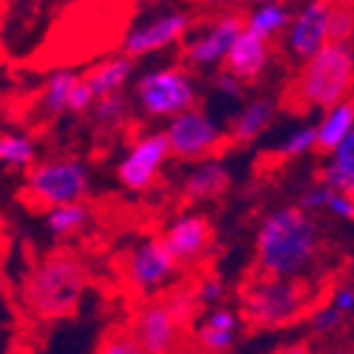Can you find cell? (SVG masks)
I'll return each mask as SVG.
<instances>
[{"label": "cell", "instance_id": "ffe728a7", "mask_svg": "<svg viewBox=\"0 0 354 354\" xmlns=\"http://www.w3.org/2000/svg\"><path fill=\"white\" fill-rule=\"evenodd\" d=\"M320 182H326L335 190H348V185L354 182V128L329 153V162L320 170Z\"/></svg>", "mask_w": 354, "mask_h": 354}, {"label": "cell", "instance_id": "603a6c76", "mask_svg": "<svg viewBox=\"0 0 354 354\" xmlns=\"http://www.w3.org/2000/svg\"><path fill=\"white\" fill-rule=\"evenodd\" d=\"M88 218H91V213H88L85 201H68L46 210V227L54 239H71L88 224Z\"/></svg>", "mask_w": 354, "mask_h": 354}, {"label": "cell", "instance_id": "8d00e7d4", "mask_svg": "<svg viewBox=\"0 0 354 354\" xmlns=\"http://www.w3.org/2000/svg\"><path fill=\"white\" fill-rule=\"evenodd\" d=\"M244 3H270V0H244ZM278 3H286V0H278Z\"/></svg>", "mask_w": 354, "mask_h": 354}, {"label": "cell", "instance_id": "74e56055", "mask_svg": "<svg viewBox=\"0 0 354 354\" xmlns=\"http://www.w3.org/2000/svg\"><path fill=\"white\" fill-rule=\"evenodd\" d=\"M340 3H348V6H354V0H340Z\"/></svg>", "mask_w": 354, "mask_h": 354}, {"label": "cell", "instance_id": "e575fe53", "mask_svg": "<svg viewBox=\"0 0 354 354\" xmlns=\"http://www.w3.org/2000/svg\"><path fill=\"white\" fill-rule=\"evenodd\" d=\"M329 304H335L340 312L351 315V312H354V286H351V283H340V286H335L332 295H329Z\"/></svg>", "mask_w": 354, "mask_h": 354}, {"label": "cell", "instance_id": "5bb4252c", "mask_svg": "<svg viewBox=\"0 0 354 354\" xmlns=\"http://www.w3.org/2000/svg\"><path fill=\"white\" fill-rule=\"evenodd\" d=\"M162 239L170 247V252L179 258L182 267H196L201 258H207L213 247V227L198 213H185L167 224Z\"/></svg>", "mask_w": 354, "mask_h": 354}, {"label": "cell", "instance_id": "277c9868", "mask_svg": "<svg viewBox=\"0 0 354 354\" xmlns=\"http://www.w3.org/2000/svg\"><path fill=\"white\" fill-rule=\"evenodd\" d=\"M315 289L301 278L255 275L241 289V320L250 329H281L309 317Z\"/></svg>", "mask_w": 354, "mask_h": 354}, {"label": "cell", "instance_id": "5b68a950", "mask_svg": "<svg viewBox=\"0 0 354 354\" xmlns=\"http://www.w3.org/2000/svg\"><path fill=\"white\" fill-rule=\"evenodd\" d=\"M88 190H91V176L88 167L80 159H46L35 162L26 173V198L35 207L51 210L57 204H68V201H85Z\"/></svg>", "mask_w": 354, "mask_h": 354}, {"label": "cell", "instance_id": "83f0119b", "mask_svg": "<svg viewBox=\"0 0 354 354\" xmlns=\"http://www.w3.org/2000/svg\"><path fill=\"white\" fill-rule=\"evenodd\" d=\"M346 312H340L335 304H323V306H315L309 312V329L315 335H335L343 323H346Z\"/></svg>", "mask_w": 354, "mask_h": 354}, {"label": "cell", "instance_id": "7402d4cb", "mask_svg": "<svg viewBox=\"0 0 354 354\" xmlns=\"http://www.w3.org/2000/svg\"><path fill=\"white\" fill-rule=\"evenodd\" d=\"M292 20V12L286 9V3H278V0H270V3H252V12L244 17V26L252 28V32L263 35L275 40L278 35L286 32V26Z\"/></svg>", "mask_w": 354, "mask_h": 354}, {"label": "cell", "instance_id": "8fae6325", "mask_svg": "<svg viewBox=\"0 0 354 354\" xmlns=\"http://www.w3.org/2000/svg\"><path fill=\"white\" fill-rule=\"evenodd\" d=\"M332 9L335 0H306L292 15L283 32V51L292 60L301 63L332 40Z\"/></svg>", "mask_w": 354, "mask_h": 354}, {"label": "cell", "instance_id": "9a60e30c", "mask_svg": "<svg viewBox=\"0 0 354 354\" xmlns=\"http://www.w3.org/2000/svg\"><path fill=\"white\" fill-rule=\"evenodd\" d=\"M270 60H272V40L244 26L241 35L235 37V43L227 51L224 68H230L235 77H241L244 82H255L263 71H267Z\"/></svg>", "mask_w": 354, "mask_h": 354}, {"label": "cell", "instance_id": "836d02e7", "mask_svg": "<svg viewBox=\"0 0 354 354\" xmlns=\"http://www.w3.org/2000/svg\"><path fill=\"white\" fill-rule=\"evenodd\" d=\"M216 91H218L221 97H227V100H239L241 91H244V80L235 77L230 68H224V71H218V77H216Z\"/></svg>", "mask_w": 354, "mask_h": 354}, {"label": "cell", "instance_id": "484cf974", "mask_svg": "<svg viewBox=\"0 0 354 354\" xmlns=\"http://www.w3.org/2000/svg\"><path fill=\"white\" fill-rule=\"evenodd\" d=\"M317 151V128L315 125H298V128H292L283 142L278 145V153L283 159H298V156H306Z\"/></svg>", "mask_w": 354, "mask_h": 354}, {"label": "cell", "instance_id": "4dcf8cb0", "mask_svg": "<svg viewBox=\"0 0 354 354\" xmlns=\"http://www.w3.org/2000/svg\"><path fill=\"white\" fill-rule=\"evenodd\" d=\"M196 298H198V304L201 306H218L221 301H224V281L221 278H216V275H204L196 286Z\"/></svg>", "mask_w": 354, "mask_h": 354}, {"label": "cell", "instance_id": "ba28073f", "mask_svg": "<svg viewBox=\"0 0 354 354\" xmlns=\"http://www.w3.org/2000/svg\"><path fill=\"white\" fill-rule=\"evenodd\" d=\"M165 136H167V145H170V156L187 159V162L216 156L218 147L227 139L221 125L198 105L170 116L167 128H165Z\"/></svg>", "mask_w": 354, "mask_h": 354}, {"label": "cell", "instance_id": "ac0fdd59", "mask_svg": "<svg viewBox=\"0 0 354 354\" xmlns=\"http://www.w3.org/2000/svg\"><path fill=\"white\" fill-rule=\"evenodd\" d=\"M315 128H317V153H332L354 128V97L329 105Z\"/></svg>", "mask_w": 354, "mask_h": 354}, {"label": "cell", "instance_id": "d590c367", "mask_svg": "<svg viewBox=\"0 0 354 354\" xmlns=\"http://www.w3.org/2000/svg\"><path fill=\"white\" fill-rule=\"evenodd\" d=\"M201 3H207V6H227V3H232V0H201Z\"/></svg>", "mask_w": 354, "mask_h": 354}, {"label": "cell", "instance_id": "30bf717a", "mask_svg": "<svg viewBox=\"0 0 354 354\" xmlns=\"http://www.w3.org/2000/svg\"><path fill=\"white\" fill-rule=\"evenodd\" d=\"M167 156H170V145L165 131H147L128 147L122 162L116 165V179L131 193H145L159 179Z\"/></svg>", "mask_w": 354, "mask_h": 354}, {"label": "cell", "instance_id": "f546056e", "mask_svg": "<svg viewBox=\"0 0 354 354\" xmlns=\"http://www.w3.org/2000/svg\"><path fill=\"white\" fill-rule=\"evenodd\" d=\"M332 40H354V6L335 0L332 9Z\"/></svg>", "mask_w": 354, "mask_h": 354}, {"label": "cell", "instance_id": "8992f818", "mask_svg": "<svg viewBox=\"0 0 354 354\" xmlns=\"http://www.w3.org/2000/svg\"><path fill=\"white\" fill-rule=\"evenodd\" d=\"M182 263L170 252L162 235L142 239L133 244L122 261V281L136 295V298H156L165 295L176 281H179Z\"/></svg>", "mask_w": 354, "mask_h": 354}, {"label": "cell", "instance_id": "f1b7e54d", "mask_svg": "<svg viewBox=\"0 0 354 354\" xmlns=\"http://www.w3.org/2000/svg\"><path fill=\"white\" fill-rule=\"evenodd\" d=\"M100 351L105 354H142V343L136 340L133 329H116L102 337Z\"/></svg>", "mask_w": 354, "mask_h": 354}, {"label": "cell", "instance_id": "e0dca14e", "mask_svg": "<svg viewBox=\"0 0 354 354\" xmlns=\"http://www.w3.org/2000/svg\"><path fill=\"white\" fill-rule=\"evenodd\" d=\"M275 116H278V102L272 97H255L239 111V116H235V122L230 128V139L232 142H252L272 128Z\"/></svg>", "mask_w": 354, "mask_h": 354}, {"label": "cell", "instance_id": "52a82bcc", "mask_svg": "<svg viewBox=\"0 0 354 354\" xmlns=\"http://www.w3.org/2000/svg\"><path fill=\"white\" fill-rule=\"evenodd\" d=\"M136 105L147 120H170L196 105L198 91L193 77L182 66H162L153 71H145L133 88Z\"/></svg>", "mask_w": 354, "mask_h": 354}, {"label": "cell", "instance_id": "d6986e66", "mask_svg": "<svg viewBox=\"0 0 354 354\" xmlns=\"http://www.w3.org/2000/svg\"><path fill=\"white\" fill-rule=\"evenodd\" d=\"M133 77V57L131 54H116V57H108V60L97 63L91 71L85 74V80L91 82L94 94L97 97H105V94H116L131 82Z\"/></svg>", "mask_w": 354, "mask_h": 354}, {"label": "cell", "instance_id": "6da1fadb", "mask_svg": "<svg viewBox=\"0 0 354 354\" xmlns=\"http://www.w3.org/2000/svg\"><path fill=\"white\" fill-rule=\"evenodd\" d=\"M320 252V227L315 213L298 207H278L267 213L255 235V272L301 278Z\"/></svg>", "mask_w": 354, "mask_h": 354}, {"label": "cell", "instance_id": "7a4b0ae2", "mask_svg": "<svg viewBox=\"0 0 354 354\" xmlns=\"http://www.w3.org/2000/svg\"><path fill=\"white\" fill-rule=\"evenodd\" d=\"M91 283V270L74 250H51L28 267L20 298L26 312L40 323L71 317Z\"/></svg>", "mask_w": 354, "mask_h": 354}, {"label": "cell", "instance_id": "4fadbf2b", "mask_svg": "<svg viewBox=\"0 0 354 354\" xmlns=\"http://www.w3.org/2000/svg\"><path fill=\"white\" fill-rule=\"evenodd\" d=\"M193 26V17L187 12H165L156 15L151 20H145L139 26H133L131 32L122 37V51L131 54L133 60L136 57H147V54H156L165 51L176 43H182Z\"/></svg>", "mask_w": 354, "mask_h": 354}, {"label": "cell", "instance_id": "f35d334b", "mask_svg": "<svg viewBox=\"0 0 354 354\" xmlns=\"http://www.w3.org/2000/svg\"><path fill=\"white\" fill-rule=\"evenodd\" d=\"M348 193H351V196H354V182H351V185H348Z\"/></svg>", "mask_w": 354, "mask_h": 354}, {"label": "cell", "instance_id": "44dd1931", "mask_svg": "<svg viewBox=\"0 0 354 354\" xmlns=\"http://www.w3.org/2000/svg\"><path fill=\"white\" fill-rule=\"evenodd\" d=\"M80 82V74L71 71V68H57L48 74V80L43 82V91H40V100H43V108L51 113V116H60L68 111L71 105V94Z\"/></svg>", "mask_w": 354, "mask_h": 354}, {"label": "cell", "instance_id": "1f68e13d", "mask_svg": "<svg viewBox=\"0 0 354 354\" xmlns=\"http://www.w3.org/2000/svg\"><path fill=\"white\" fill-rule=\"evenodd\" d=\"M332 190H335V187H329L326 182H315L312 187H306V190H304V196H301V201H298V204H301L304 210H309V213L326 210V204H329Z\"/></svg>", "mask_w": 354, "mask_h": 354}, {"label": "cell", "instance_id": "2e32d148", "mask_svg": "<svg viewBox=\"0 0 354 354\" xmlns=\"http://www.w3.org/2000/svg\"><path fill=\"white\" fill-rule=\"evenodd\" d=\"M230 185H232L230 167L221 159L207 156V159H198L196 167L187 173V179L182 185V196L190 204L216 201V198H221L230 190Z\"/></svg>", "mask_w": 354, "mask_h": 354}, {"label": "cell", "instance_id": "9c48e42d", "mask_svg": "<svg viewBox=\"0 0 354 354\" xmlns=\"http://www.w3.org/2000/svg\"><path fill=\"white\" fill-rule=\"evenodd\" d=\"M131 329L136 340L142 343V351L147 354H167L185 348V332L187 326L179 320V315L173 312L165 295L156 298H142V306H136Z\"/></svg>", "mask_w": 354, "mask_h": 354}, {"label": "cell", "instance_id": "d4e9b609", "mask_svg": "<svg viewBox=\"0 0 354 354\" xmlns=\"http://www.w3.org/2000/svg\"><path fill=\"white\" fill-rule=\"evenodd\" d=\"M88 113H91V120H94V125L100 131H116V128H122L125 116H128V102H125V97L120 91L105 94V97H97L94 108Z\"/></svg>", "mask_w": 354, "mask_h": 354}, {"label": "cell", "instance_id": "4316f807", "mask_svg": "<svg viewBox=\"0 0 354 354\" xmlns=\"http://www.w3.org/2000/svg\"><path fill=\"white\" fill-rule=\"evenodd\" d=\"M235 335L239 332L210 326V323L201 320V326L196 329V348H201V351H227V348L235 346Z\"/></svg>", "mask_w": 354, "mask_h": 354}, {"label": "cell", "instance_id": "d6a6232c", "mask_svg": "<svg viewBox=\"0 0 354 354\" xmlns=\"http://www.w3.org/2000/svg\"><path fill=\"white\" fill-rule=\"evenodd\" d=\"M326 210L340 221H354V196L348 190H332Z\"/></svg>", "mask_w": 354, "mask_h": 354}, {"label": "cell", "instance_id": "3957f363", "mask_svg": "<svg viewBox=\"0 0 354 354\" xmlns=\"http://www.w3.org/2000/svg\"><path fill=\"white\" fill-rule=\"evenodd\" d=\"M354 97V40H329L301 60L286 102L295 111H326Z\"/></svg>", "mask_w": 354, "mask_h": 354}, {"label": "cell", "instance_id": "cb8c5ba5", "mask_svg": "<svg viewBox=\"0 0 354 354\" xmlns=\"http://www.w3.org/2000/svg\"><path fill=\"white\" fill-rule=\"evenodd\" d=\"M37 162V145L26 133H0V165L28 170Z\"/></svg>", "mask_w": 354, "mask_h": 354}, {"label": "cell", "instance_id": "7c38bea8", "mask_svg": "<svg viewBox=\"0 0 354 354\" xmlns=\"http://www.w3.org/2000/svg\"><path fill=\"white\" fill-rule=\"evenodd\" d=\"M244 17L235 12H224L213 17L198 35L185 40V63L193 68H210V66H224L227 51L235 43V37L241 35Z\"/></svg>", "mask_w": 354, "mask_h": 354}]
</instances>
